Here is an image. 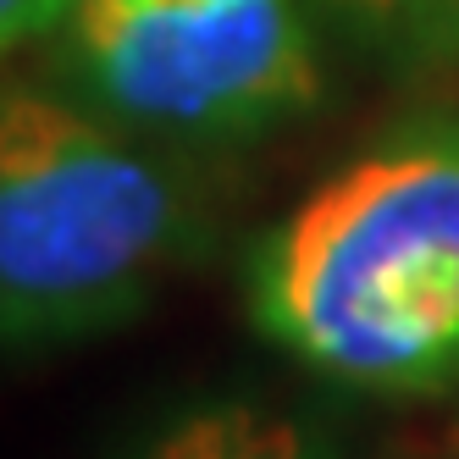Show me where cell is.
<instances>
[{
    "mask_svg": "<svg viewBox=\"0 0 459 459\" xmlns=\"http://www.w3.org/2000/svg\"><path fill=\"white\" fill-rule=\"evenodd\" d=\"M67 6H78V0H0V56L17 50L22 39L45 34Z\"/></svg>",
    "mask_w": 459,
    "mask_h": 459,
    "instance_id": "5",
    "label": "cell"
},
{
    "mask_svg": "<svg viewBox=\"0 0 459 459\" xmlns=\"http://www.w3.org/2000/svg\"><path fill=\"white\" fill-rule=\"evenodd\" d=\"M359 6H382L387 12V6H437V0H359Z\"/></svg>",
    "mask_w": 459,
    "mask_h": 459,
    "instance_id": "6",
    "label": "cell"
},
{
    "mask_svg": "<svg viewBox=\"0 0 459 459\" xmlns=\"http://www.w3.org/2000/svg\"><path fill=\"white\" fill-rule=\"evenodd\" d=\"M155 6H172V0H155Z\"/></svg>",
    "mask_w": 459,
    "mask_h": 459,
    "instance_id": "7",
    "label": "cell"
},
{
    "mask_svg": "<svg viewBox=\"0 0 459 459\" xmlns=\"http://www.w3.org/2000/svg\"><path fill=\"white\" fill-rule=\"evenodd\" d=\"M144 459H316V454L299 420L244 399H221V404L183 410L144 448Z\"/></svg>",
    "mask_w": 459,
    "mask_h": 459,
    "instance_id": "4",
    "label": "cell"
},
{
    "mask_svg": "<svg viewBox=\"0 0 459 459\" xmlns=\"http://www.w3.org/2000/svg\"><path fill=\"white\" fill-rule=\"evenodd\" d=\"M73 34L100 100L167 134H260L316 100L293 0H78Z\"/></svg>",
    "mask_w": 459,
    "mask_h": 459,
    "instance_id": "3",
    "label": "cell"
},
{
    "mask_svg": "<svg viewBox=\"0 0 459 459\" xmlns=\"http://www.w3.org/2000/svg\"><path fill=\"white\" fill-rule=\"evenodd\" d=\"M194 233L172 167L39 89H0V343L127 321Z\"/></svg>",
    "mask_w": 459,
    "mask_h": 459,
    "instance_id": "2",
    "label": "cell"
},
{
    "mask_svg": "<svg viewBox=\"0 0 459 459\" xmlns=\"http://www.w3.org/2000/svg\"><path fill=\"white\" fill-rule=\"evenodd\" d=\"M260 333L371 393L459 371V127L326 178L255 255Z\"/></svg>",
    "mask_w": 459,
    "mask_h": 459,
    "instance_id": "1",
    "label": "cell"
}]
</instances>
